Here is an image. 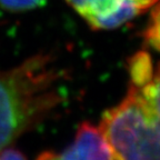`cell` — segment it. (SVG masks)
<instances>
[{
  "mask_svg": "<svg viewBox=\"0 0 160 160\" xmlns=\"http://www.w3.org/2000/svg\"><path fill=\"white\" fill-rule=\"evenodd\" d=\"M61 80L52 56L45 53L0 69V150L43 122L62 103Z\"/></svg>",
  "mask_w": 160,
  "mask_h": 160,
  "instance_id": "obj_1",
  "label": "cell"
},
{
  "mask_svg": "<svg viewBox=\"0 0 160 160\" xmlns=\"http://www.w3.org/2000/svg\"><path fill=\"white\" fill-rule=\"evenodd\" d=\"M160 107L150 103L135 86L122 101L101 117L99 130L112 160H160Z\"/></svg>",
  "mask_w": 160,
  "mask_h": 160,
  "instance_id": "obj_2",
  "label": "cell"
},
{
  "mask_svg": "<svg viewBox=\"0 0 160 160\" xmlns=\"http://www.w3.org/2000/svg\"><path fill=\"white\" fill-rule=\"evenodd\" d=\"M158 0H67L96 30L115 29L157 5Z\"/></svg>",
  "mask_w": 160,
  "mask_h": 160,
  "instance_id": "obj_3",
  "label": "cell"
},
{
  "mask_svg": "<svg viewBox=\"0 0 160 160\" xmlns=\"http://www.w3.org/2000/svg\"><path fill=\"white\" fill-rule=\"evenodd\" d=\"M37 160H112L109 147L98 127L85 121L79 126L75 141L62 152L45 151Z\"/></svg>",
  "mask_w": 160,
  "mask_h": 160,
  "instance_id": "obj_4",
  "label": "cell"
},
{
  "mask_svg": "<svg viewBox=\"0 0 160 160\" xmlns=\"http://www.w3.org/2000/svg\"><path fill=\"white\" fill-rule=\"evenodd\" d=\"M130 85L140 87L159 75L157 66L153 65L152 58L146 51H139L128 61Z\"/></svg>",
  "mask_w": 160,
  "mask_h": 160,
  "instance_id": "obj_5",
  "label": "cell"
},
{
  "mask_svg": "<svg viewBox=\"0 0 160 160\" xmlns=\"http://www.w3.org/2000/svg\"><path fill=\"white\" fill-rule=\"evenodd\" d=\"M46 0H0V6L10 11H25L41 7Z\"/></svg>",
  "mask_w": 160,
  "mask_h": 160,
  "instance_id": "obj_6",
  "label": "cell"
},
{
  "mask_svg": "<svg viewBox=\"0 0 160 160\" xmlns=\"http://www.w3.org/2000/svg\"><path fill=\"white\" fill-rule=\"evenodd\" d=\"M158 19H159L158 18V7L156 6L153 18L151 19V25L148 26V29L145 35L147 42L156 50H158V47H159V20Z\"/></svg>",
  "mask_w": 160,
  "mask_h": 160,
  "instance_id": "obj_7",
  "label": "cell"
},
{
  "mask_svg": "<svg viewBox=\"0 0 160 160\" xmlns=\"http://www.w3.org/2000/svg\"><path fill=\"white\" fill-rule=\"evenodd\" d=\"M0 160H27L22 152L15 148L8 147L0 150Z\"/></svg>",
  "mask_w": 160,
  "mask_h": 160,
  "instance_id": "obj_8",
  "label": "cell"
}]
</instances>
